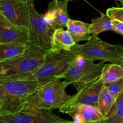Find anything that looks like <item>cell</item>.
Returning a JSON list of instances; mask_svg holds the SVG:
<instances>
[{
  "label": "cell",
  "mask_w": 123,
  "mask_h": 123,
  "mask_svg": "<svg viewBox=\"0 0 123 123\" xmlns=\"http://www.w3.org/2000/svg\"><path fill=\"white\" fill-rule=\"evenodd\" d=\"M46 52L30 45L22 55L0 61V79L26 80L42 66Z\"/></svg>",
  "instance_id": "cell-1"
},
{
  "label": "cell",
  "mask_w": 123,
  "mask_h": 123,
  "mask_svg": "<svg viewBox=\"0 0 123 123\" xmlns=\"http://www.w3.org/2000/svg\"><path fill=\"white\" fill-rule=\"evenodd\" d=\"M39 86L34 80L0 79V114L20 111L27 105L29 96Z\"/></svg>",
  "instance_id": "cell-2"
},
{
  "label": "cell",
  "mask_w": 123,
  "mask_h": 123,
  "mask_svg": "<svg viewBox=\"0 0 123 123\" xmlns=\"http://www.w3.org/2000/svg\"><path fill=\"white\" fill-rule=\"evenodd\" d=\"M77 57L71 50L47 51L41 67L26 80H36L40 86L60 80Z\"/></svg>",
  "instance_id": "cell-3"
},
{
  "label": "cell",
  "mask_w": 123,
  "mask_h": 123,
  "mask_svg": "<svg viewBox=\"0 0 123 123\" xmlns=\"http://www.w3.org/2000/svg\"><path fill=\"white\" fill-rule=\"evenodd\" d=\"M69 85L66 82L58 80L41 85L29 96L27 105L51 111L59 109L73 97L74 95L66 92Z\"/></svg>",
  "instance_id": "cell-4"
},
{
  "label": "cell",
  "mask_w": 123,
  "mask_h": 123,
  "mask_svg": "<svg viewBox=\"0 0 123 123\" xmlns=\"http://www.w3.org/2000/svg\"><path fill=\"white\" fill-rule=\"evenodd\" d=\"M71 50L78 56L92 61H110L120 65L123 60V45L110 44L98 37L91 36L84 44L76 43Z\"/></svg>",
  "instance_id": "cell-5"
},
{
  "label": "cell",
  "mask_w": 123,
  "mask_h": 123,
  "mask_svg": "<svg viewBox=\"0 0 123 123\" xmlns=\"http://www.w3.org/2000/svg\"><path fill=\"white\" fill-rule=\"evenodd\" d=\"M33 1L34 0H31L28 2L30 44L49 51L51 48V40L54 31L46 22L43 16L37 12Z\"/></svg>",
  "instance_id": "cell-6"
},
{
  "label": "cell",
  "mask_w": 123,
  "mask_h": 123,
  "mask_svg": "<svg viewBox=\"0 0 123 123\" xmlns=\"http://www.w3.org/2000/svg\"><path fill=\"white\" fill-rule=\"evenodd\" d=\"M105 61L97 64L78 56L64 74V81L69 84L89 83L101 76Z\"/></svg>",
  "instance_id": "cell-7"
},
{
  "label": "cell",
  "mask_w": 123,
  "mask_h": 123,
  "mask_svg": "<svg viewBox=\"0 0 123 123\" xmlns=\"http://www.w3.org/2000/svg\"><path fill=\"white\" fill-rule=\"evenodd\" d=\"M68 121L55 115L51 110L28 105L14 114H0V123H60Z\"/></svg>",
  "instance_id": "cell-8"
},
{
  "label": "cell",
  "mask_w": 123,
  "mask_h": 123,
  "mask_svg": "<svg viewBox=\"0 0 123 123\" xmlns=\"http://www.w3.org/2000/svg\"><path fill=\"white\" fill-rule=\"evenodd\" d=\"M78 89L77 94L65 105L59 109L60 112L65 109L75 106L85 105L97 107L99 96L104 86V83L101 76L89 83L84 84H75Z\"/></svg>",
  "instance_id": "cell-9"
},
{
  "label": "cell",
  "mask_w": 123,
  "mask_h": 123,
  "mask_svg": "<svg viewBox=\"0 0 123 123\" xmlns=\"http://www.w3.org/2000/svg\"><path fill=\"white\" fill-rule=\"evenodd\" d=\"M0 13L14 25L28 31V2L19 0H0Z\"/></svg>",
  "instance_id": "cell-10"
},
{
  "label": "cell",
  "mask_w": 123,
  "mask_h": 123,
  "mask_svg": "<svg viewBox=\"0 0 123 123\" xmlns=\"http://www.w3.org/2000/svg\"><path fill=\"white\" fill-rule=\"evenodd\" d=\"M68 0H53L48 4V10L43 16L46 22L54 31L66 27L69 17Z\"/></svg>",
  "instance_id": "cell-11"
},
{
  "label": "cell",
  "mask_w": 123,
  "mask_h": 123,
  "mask_svg": "<svg viewBox=\"0 0 123 123\" xmlns=\"http://www.w3.org/2000/svg\"><path fill=\"white\" fill-rule=\"evenodd\" d=\"M13 42L30 45L28 31L14 25L0 13V43Z\"/></svg>",
  "instance_id": "cell-12"
},
{
  "label": "cell",
  "mask_w": 123,
  "mask_h": 123,
  "mask_svg": "<svg viewBox=\"0 0 123 123\" xmlns=\"http://www.w3.org/2000/svg\"><path fill=\"white\" fill-rule=\"evenodd\" d=\"M62 113L71 116L75 123H92L105 120L97 107L85 105L71 107Z\"/></svg>",
  "instance_id": "cell-13"
},
{
  "label": "cell",
  "mask_w": 123,
  "mask_h": 123,
  "mask_svg": "<svg viewBox=\"0 0 123 123\" xmlns=\"http://www.w3.org/2000/svg\"><path fill=\"white\" fill-rule=\"evenodd\" d=\"M75 44V42L68 30L58 29L55 30L53 33L50 51L71 50V48Z\"/></svg>",
  "instance_id": "cell-14"
},
{
  "label": "cell",
  "mask_w": 123,
  "mask_h": 123,
  "mask_svg": "<svg viewBox=\"0 0 123 123\" xmlns=\"http://www.w3.org/2000/svg\"><path fill=\"white\" fill-rule=\"evenodd\" d=\"M89 25L90 24L88 23L69 19L66 28L75 43H78L90 39L92 36L89 31Z\"/></svg>",
  "instance_id": "cell-15"
},
{
  "label": "cell",
  "mask_w": 123,
  "mask_h": 123,
  "mask_svg": "<svg viewBox=\"0 0 123 123\" xmlns=\"http://www.w3.org/2000/svg\"><path fill=\"white\" fill-rule=\"evenodd\" d=\"M29 46L17 42L0 43V61L22 55Z\"/></svg>",
  "instance_id": "cell-16"
},
{
  "label": "cell",
  "mask_w": 123,
  "mask_h": 123,
  "mask_svg": "<svg viewBox=\"0 0 123 123\" xmlns=\"http://www.w3.org/2000/svg\"><path fill=\"white\" fill-rule=\"evenodd\" d=\"M89 27V33L92 36L97 37L99 34L106 31H113L112 20L106 14L101 13V16L92 19Z\"/></svg>",
  "instance_id": "cell-17"
},
{
  "label": "cell",
  "mask_w": 123,
  "mask_h": 123,
  "mask_svg": "<svg viewBox=\"0 0 123 123\" xmlns=\"http://www.w3.org/2000/svg\"><path fill=\"white\" fill-rule=\"evenodd\" d=\"M104 121L107 123H123V89Z\"/></svg>",
  "instance_id": "cell-18"
},
{
  "label": "cell",
  "mask_w": 123,
  "mask_h": 123,
  "mask_svg": "<svg viewBox=\"0 0 123 123\" xmlns=\"http://www.w3.org/2000/svg\"><path fill=\"white\" fill-rule=\"evenodd\" d=\"M101 78L104 84L113 82L123 77V68L120 65L107 64L104 66Z\"/></svg>",
  "instance_id": "cell-19"
},
{
  "label": "cell",
  "mask_w": 123,
  "mask_h": 123,
  "mask_svg": "<svg viewBox=\"0 0 123 123\" xmlns=\"http://www.w3.org/2000/svg\"><path fill=\"white\" fill-rule=\"evenodd\" d=\"M115 100L104 85L100 92L98 102V108L104 118L108 115L115 102Z\"/></svg>",
  "instance_id": "cell-20"
},
{
  "label": "cell",
  "mask_w": 123,
  "mask_h": 123,
  "mask_svg": "<svg viewBox=\"0 0 123 123\" xmlns=\"http://www.w3.org/2000/svg\"><path fill=\"white\" fill-rule=\"evenodd\" d=\"M104 85L116 99L123 89V77L113 82L104 84Z\"/></svg>",
  "instance_id": "cell-21"
},
{
  "label": "cell",
  "mask_w": 123,
  "mask_h": 123,
  "mask_svg": "<svg viewBox=\"0 0 123 123\" xmlns=\"http://www.w3.org/2000/svg\"><path fill=\"white\" fill-rule=\"evenodd\" d=\"M106 14L112 19L123 22V7H111L106 10Z\"/></svg>",
  "instance_id": "cell-22"
},
{
  "label": "cell",
  "mask_w": 123,
  "mask_h": 123,
  "mask_svg": "<svg viewBox=\"0 0 123 123\" xmlns=\"http://www.w3.org/2000/svg\"><path fill=\"white\" fill-rule=\"evenodd\" d=\"M113 31L120 34L123 35V22L117 20H112Z\"/></svg>",
  "instance_id": "cell-23"
},
{
  "label": "cell",
  "mask_w": 123,
  "mask_h": 123,
  "mask_svg": "<svg viewBox=\"0 0 123 123\" xmlns=\"http://www.w3.org/2000/svg\"><path fill=\"white\" fill-rule=\"evenodd\" d=\"M75 123L73 121H68L66 122H63V123ZM107 123L106 121H104V120H102V121H98V122H95V123Z\"/></svg>",
  "instance_id": "cell-24"
},
{
  "label": "cell",
  "mask_w": 123,
  "mask_h": 123,
  "mask_svg": "<svg viewBox=\"0 0 123 123\" xmlns=\"http://www.w3.org/2000/svg\"><path fill=\"white\" fill-rule=\"evenodd\" d=\"M117 1H119V2H120V3L122 4V6L123 7V0H117Z\"/></svg>",
  "instance_id": "cell-25"
},
{
  "label": "cell",
  "mask_w": 123,
  "mask_h": 123,
  "mask_svg": "<svg viewBox=\"0 0 123 123\" xmlns=\"http://www.w3.org/2000/svg\"><path fill=\"white\" fill-rule=\"evenodd\" d=\"M19 1H23V2H28V1H31V0H19Z\"/></svg>",
  "instance_id": "cell-26"
},
{
  "label": "cell",
  "mask_w": 123,
  "mask_h": 123,
  "mask_svg": "<svg viewBox=\"0 0 123 123\" xmlns=\"http://www.w3.org/2000/svg\"><path fill=\"white\" fill-rule=\"evenodd\" d=\"M120 66H121V67H122V68H123V61H122L121 63Z\"/></svg>",
  "instance_id": "cell-27"
},
{
  "label": "cell",
  "mask_w": 123,
  "mask_h": 123,
  "mask_svg": "<svg viewBox=\"0 0 123 123\" xmlns=\"http://www.w3.org/2000/svg\"><path fill=\"white\" fill-rule=\"evenodd\" d=\"M1 99H0V106H1Z\"/></svg>",
  "instance_id": "cell-28"
},
{
  "label": "cell",
  "mask_w": 123,
  "mask_h": 123,
  "mask_svg": "<svg viewBox=\"0 0 123 123\" xmlns=\"http://www.w3.org/2000/svg\"><path fill=\"white\" fill-rule=\"evenodd\" d=\"M68 1H71V0H68Z\"/></svg>",
  "instance_id": "cell-29"
}]
</instances>
